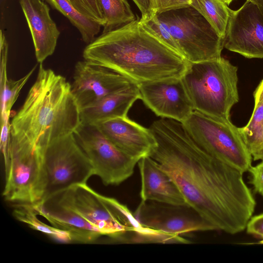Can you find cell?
I'll use <instances>...</instances> for the list:
<instances>
[{
  "instance_id": "obj_1",
  "label": "cell",
  "mask_w": 263,
  "mask_h": 263,
  "mask_svg": "<svg viewBox=\"0 0 263 263\" xmlns=\"http://www.w3.org/2000/svg\"><path fill=\"white\" fill-rule=\"evenodd\" d=\"M149 128L156 141L149 156L176 183L186 204L216 230H245L256 201L243 173L204 152L181 122L162 118Z\"/></svg>"
},
{
  "instance_id": "obj_2",
  "label": "cell",
  "mask_w": 263,
  "mask_h": 263,
  "mask_svg": "<svg viewBox=\"0 0 263 263\" xmlns=\"http://www.w3.org/2000/svg\"><path fill=\"white\" fill-rule=\"evenodd\" d=\"M81 123L80 109L71 84L41 63L35 82L10 122L9 149L43 156L50 144L74 134Z\"/></svg>"
},
{
  "instance_id": "obj_3",
  "label": "cell",
  "mask_w": 263,
  "mask_h": 263,
  "mask_svg": "<svg viewBox=\"0 0 263 263\" xmlns=\"http://www.w3.org/2000/svg\"><path fill=\"white\" fill-rule=\"evenodd\" d=\"M83 57L139 83L181 78L190 62L146 30L140 19L102 33Z\"/></svg>"
},
{
  "instance_id": "obj_4",
  "label": "cell",
  "mask_w": 263,
  "mask_h": 263,
  "mask_svg": "<svg viewBox=\"0 0 263 263\" xmlns=\"http://www.w3.org/2000/svg\"><path fill=\"white\" fill-rule=\"evenodd\" d=\"M54 195L83 216L103 236L121 242L140 243L149 232L126 205L100 194L87 183L71 186Z\"/></svg>"
},
{
  "instance_id": "obj_5",
  "label": "cell",
  "mask_w": 263,
  "mask_h": 263,
  "mask_svg": "<svg viewBox=\"0 0 263 263\" xmlns=\"http://www.w3.org/2000/svg\"><path fill=\"white\" fill-rule=\"evenodd\" d=\"M237 69L222 57L190 63L181 79L194 110L231 122V109L239 101Z\"/></svg>"
},
{
  "instance_id": "obj_6",
  "label": "cell",
  "mask_w": 263,
  "mask_h": 263,
  "mask_svg": "<svg viewBox=\"0 0 263 263\" xmlns=\"http://www.w3.org/2000/svg\"><path fill=\"white\" fill-rule=\"evenodd\" d=\"M182 124L204 152L242 173L251 166L252 157L231 121L226 122L194 110Z\"/></svg>"
},
{
  "instance_id": "obj_7",
  "label": "cell",
  "mask_w": 263,
  "mask_h": 263,
  "mask_svg": "<svg viewBox=\"0 0 263 263\" xmlns=\"http://www.w3.org/2000/svg\"><path fill=\"white\" fill-rule=\"evenodd\" d=\"M156 15L167 26L182 55L190 63L221 57L223 38L191 6Z\"/></svg>"
},
{
  "instance_id": "obj_8",
  "label": "cell",
  "mask_w": 263,
  "mask_h": 263,
  "mask_svg": "<svg viewBox=\"0 0 263 263\" xmlns=\"http://www.w3.org/2000/svg\"><path fill=\"white\" fill-rule=\"evenodd\" d=\"M93 175L91 163L74 134L62 138L44 152L40 200L71 186L87 183Z\"/></svg>"
},
{
  "instance_id": "obj_9",
  "label": "cell",
  "mask_w": 263,
  "mask_h": 263,
  "mask_svg": "<svg viewBox=\"0 0 263 263\" xmlns=\"http://www.w3.org/2000/svg\"><path fill=\"white\" fill-rule=\"evenodd\" d=\"M73 134L105 185H118L133 174L139 160L119 149L95 124L81 123Z\"/></svg>"
},
{
  "instance_id": "obj_10",
  "label": "cell",
  "mask_w": 263,
  "mask_h": 263,
  "mask_svg": "<svg viewBox=\"0 0 263 263\" xmlns=\"http://www.w3.org/2000/svg\"><path fill=\"white\" fill-rule=\"evenodd\" d=\"M134 215L144 227L171 235L181 236L215 228L189 205H176L141 201Z\"/></svg>"
},
{
  "instance_id": "obj_11",
  "label": "cell",
  "mask_w": 263,
  "mask_h": 263,
  "mask_svg": "<svg viewBox=\"0 0 263 263\" xmlns=\"http://www.w3.org/2000/svg\"><path fill=\"white\" fill-rule=\"evenodd\" d=\"M137 84L110 68L84 60L75 65L71 90L80 110L104 97Z\"/></svg>"
},
{
  "instance_id": "obj_12",
  "label": "cell",
  "mask_w": 263,
  "mask_h": 263,
  "mask_svg": "<svg viewBox=\"0 0 263 263\" xmlns=\"http://www.w3.org/2000/svg\"><path fill=\"white\" fill-rule=\"evenodd\" d=\"M223 47L247 58H263V17L250 1L231 10Z\"/></svg>"
},
{
  "instance_id": "obj_13",
  "label": "cell",
  "mask_w": 263,
  "mask_h": 263,
  "mask_svg": "<svg viewBox=\"0 0 263 263\" xmlns=\"http://www.w3.org/2000/svg\"><path fill=\"white\" fill-rule=\"evenodd\" d=\"M140 99L157 116L183 122L194 111L181 78L138 83Z\"/></svg>"
},
{
  "instance_id": "obj_14",
  "label": "cell",
  "mask_w": 263,
  "mask_h": 263,
  "mask_svg": "<svg viewBox=\"0 0 263 263\" xmlns=\"http://www.w3.org/2000/svg\"><path fill=\"white\" fill-rule=\"evenodd\" d=\"M94 124L119 149L138 160L149 156L156 146V139L150 129L127 116Z\"/></svg>"
},
{
  "instance_id": "obj_15",
  "label": "cell",
  "mask_w": 263,
  "mask_h": 263,
  "mask_svg": "<svg viewBox=\"0 0 263 263\" xmlns=\"http://www.w3.org/2000/svg\"><path fill=\"white\" fill-rule=\"evenodd\" d=\"M33 204L39 215L51 226L69 233L73 242L90 243L103 236L83 216L54 194Z\"/></svg>"
},
{
  "instance_id": "obj_16",
  "label": "cell",
  "mask_w": 263,
  "mask_h": 263,
  "mask_svg": "<svg viewBox=\"0 0 263 263\" xmlns=\"http://www.w3.org/2000/svg\"><path fill=\"white\" fill-rule=\"evenodd\" d=\"M18 1L30 31L36 60L42 63L54 52L60 32L43 1Z\"/></svg>"
},
{
  "instance_id": "obj_17",
  "label": "cell",
  "mask_w": 263,
  "mask_h": 263,
  "mask_svg": "<svg viewBox=\"0 0 263 263\" xmlns=\"http://www.w3.org/2000/svg\"><path fill=\"white\" fill-rule=\"evenodd\" d=\"M141 187V201H153L176 204H186L178 186L169 175L149 156L138 162Z\"/></svg>"
},
{
  "instance_id": "obj_18",
  "label": "cell",
  "mask_w": 263,
  "mask_h": 263,
  "mask_svg": "<svg viewBox=\"0 0 263 263\" xmlns=\"http://www.w3.org/2000/svg\"><path fill=\"white\" fill-rule=\"evenodd\" d=\"M140 99L138 84L108 95L80 110L81 123L94 124L104 120L126 117L134 102Z\"/></svg>"
},
{
  "instance_id": "obj_19",
  "label": "cell",
  "mask_w": 263,
  "mask_h": 263,
  "mask_svg": "<svg viewBox=\"0 0 263 263\" xmlns=\"http://www.w3.org/2000/svg\"><path fill=\"white\" fill-rule=\"evenodd\" d=\"M12 214L18 221L25 223L31 228L43 233L54 240L64 243L73 242L69 233L41 221L33 204L31 203H15Z\"/></svg>"
},
{
  "instance_id": "obj_20",
  "label": "cell",
  "mask_w": 263,
  "mask_h": 263,
  "mask_svg": "<svg viewBox=\"0 0 263 263\" xmlns=\"http://www.w3.org/2000/svg\"><path fill=\"white\" fill-rule=\"evenodd\" d=\"M66 17L80 32L83 41L89 44L100 31L101 25L80 13L69 0H45Z\"/></svg>"
},
{
  "instance_id": "obj_21",
  "label": "cell",
  "mask_w": 263,
  "mask_h": 263,
  "mask_svg": "<svg viewBox=\"0 0 263 263\" xmlns=\"http://www.w3.org/2000/svg\"><path fill=\"white\" fill-rule=\"evenodd\" d=\"M239 130L253 160H263V101L254 106L248 123Z\"/></svg>"
},
{
  "instance_id": "obj_22",
  "label": "cell",
  "mask_w": 263,
  "mask_h": 263,
  "mask_svg": "<svg viewBox=\"0 0 263 263\" xmlns=\"http://www.w3.org/2000/svg\"><path fill=\"white\" fill-rule=\"evenodd\" d=\"M191 6L224 37L231 10L227 5L221 0H191Z\"/></svg>"
},
{
  "instance_id": "obj_23",
  "label": "cell",
  "mask_w": 263,
  "mask_h": 263,
  "mask_svg": "<svg viewBox=\"0 0 263 263\" xmlns=\"http://www.w3.org/2000/svg\"><path fill=\"white\" fill-rule=\"evenodd\" d=\"M105 23L103 33L136 20L127 0H99Z\"/></svg>"
},
{
  "instance_id": "obj_24",
  "label": "cell",
  "mask_w": 263,
  "mask_h": 263,
  "mask_svg": "<svg viewBox=\"0 0 263 263\" xmlns=\"http://www.w3.org/2000/svg\"><path fill=\"white\" fill-rule=\"evenodd\" d=\"M36 65L22 78L17 80L7 79L0 82L1 88V121L10 118V110L16 101L20 91L26 83Z\"/></svg>"
},
{
  "instance_id": "obj_25",
  "label": "cell",
  "mask_w": 263,
  "mask_h": 263,
  "mask_svg": "<svg viewBox=\"0 0 263 263\" xmlns=\"http://www.w3.org/2000/svg\"><path fill=\"white\" fill-rule=\"evenodd\" d=\"M140 22L144 28L166 46L181 55L180 50L172 35L167 26L155 15L146 21Z\"/></svg>"
},
{
  "instance_id": "obj_26",
  "label": "cell",
  "mask_w": 263,
  "mask_h": 263,
  "mask_svg": "<svg viewBox=\"0 0 263 263\" xmlns=\"http://www.w3.org/2000/svg\"><path fill=\"white\" fill-rule=\"evenodd\" d=\"M73 6L85 17L104 26L105 18L99 0H69Z\"/></svg>"
},
{
  "instance_id": "obj_27",
  "label": "cell",
  "mask_w": 263,
  "mask_h": 263,
  "mask_svg": "<svg viewBox=\"0 0 263 263\" xmlns=\"http://www.w3.org/2000/svg\"><path fill=\"white\" fill-rule=\"evenodd\" d=\"M248 171L251 175L250 183L254 191L263 196V160L255 166H251Z\"/></svg>"
},
{
  "instance_id": "obj_28",
  "label": "cell",
  "mask_w": 263,
  "mask_h": 263,
  "mask_svg": "<svg viewBox=\"0 0 263 263\" xmlns=\"http://www.w3.org/2000/svg\"><path fill=\"white\" fill-rule=\"evenodd\" d=\"M191 0H154L156 14L191 6Z\"/></svg>"
},
{
  "instance_id": "obj_29",
  "label": "cell",
  "mask_w": 263,
  "mask_h": 263,
  "mask_svg": "<svg viewBox=\"0 0 263 263\" xmlns=\"http://www.w3.org/2000/svg\"><path fill=\"white\" fill-rule=\"evenodd\" d=\"M1 139L0 147L4 159L8 155L11 140L10 119L1 121Z\"/></svg>"
},
{
  "instance_id": "obj_30",
  "label": "cell",
  "mask_w": 263,
  "mask_h": 263,
  "mask_svg": "<svg viewBox=\"0 0 263 263\" xmlns=\"http://www.w3.org/2000/svg\"><path fill=\"white\" fill-rule=\"evenodd\" d=\"M246 229L248 234L263 240V213L251 217Z\"/></svg>"
},
{
  "instance_id": "obj_31",
  "label": "cell",
  "mask_w": 263,
  "mask_h": 263,
  "mask_svg": "<svg viewBox=\"0 0 263 263\" xmlns=\"http://www.w3.org/2000/svg\"><path fill=\"white\" fill-rule=\"evenodd\" d=\"M140 10L142 17L140 21L150 19L156 14L154 0H133Z\"/></svg>"
},
{
  "instance_id": "obj_32",
  "label": "cell",
  "mask_w": 263,
  "mask_h": 263,
  "mask_svg": "<svg viewBox=\"0 0 263 263\" xmlns=\"http://www.w3.org/2000/svg\"><path fill=\"white\" fill-rule=\"evenodd\" d=\"M254 98V106L263 101V80L257 87L253 94Z\"/></svg>"
},
{
  "instance_id": "obj_33",
  "label": "cell",
  "mask_w": 263,
  "mask_h": 263,
  "mask_svg": "<svg viewBox=\"0 0 263 263\" xmlns=\"http://www.w3.org/2000/svg\"><path fill=\"white\" fill-rule=\"evenodd\" d=\"M254 4L258 8L263 17V0H249Z\"/></svg>"
},
{
  "instance_id": "obj_34",
  "label": "cell",
  "mask_w": 263,
  "mask_h": 263,
  "mask_svg": "<svg viewBox=\"0 0 263 263\" xmlns=\"http://www.w3.org/2000/svg\"><path fill=\"white\" fill-rule=\"evenodd\" d=\"M226 5H229L233 0H221Z\"/></svg>"
}]
</instances>
